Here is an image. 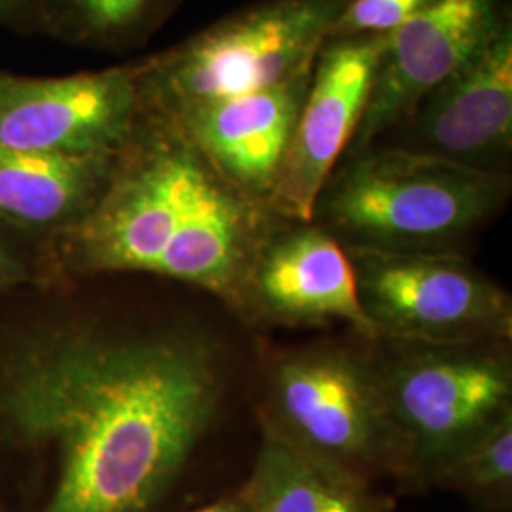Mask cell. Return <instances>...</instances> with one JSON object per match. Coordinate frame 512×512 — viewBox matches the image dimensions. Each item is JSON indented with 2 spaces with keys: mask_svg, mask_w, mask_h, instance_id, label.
<instances>
[{
  "mask_svg": "<svg viewBox=\"0 0 512 512\" xmlns=\"http://www.w3.org/2000/svg\"><path fill=\"white\" fill-rule=\"evenodd\" d=\"M511 190L509 173L372 145L338 162L311 220L348 249L459 253L503 211Z\"/></svg>",
  "mask_w": 512,
  "mask_h": 512,
  "instance_id": "2",
  "label": "cell"
},
{
  "mask_svg": "<svg viewBox=\"0 0 512 512\" xmlns=\"http://www.w3.org/2000/svg\"><path fill=\"white\" fill-rule=\"evenodd\" d=\"M0 27L19 35H38L37 0H0Z\"/></svg>",
  "mask_w": 512,
  "mask_h": 512,
  "instance_id": "20",
  "label": "cell"
},
{
  "mask_svg": "<svg viewBox=\"0 0 512 512\" xmlns=\"http://www.w3.org/2000/svg\"><path fill=\"white\" fill-rule=\"evenodd\" d=\"M509 0H439L387 35L359 128L344 156L376 145L511 23Z\"/></svg>",
  "mask_w": 512,
  "mask_h": 512,
  "instance_id": "10",
  "label": "cell"
},
{
  "mask_svg": "<svg viewBox=\"0 0 512 512\" xmlns=\"http://www.w3.org/2000/svg\"><path fill=\"white\" fill-rule=\"evenodd\" d=\"M393 147L482 171L509 173L512 154V21L423 97ZM395 129V131H397Z\"/></svg>",
  "mask_w": 512,
  "mask_h": 512,
  "instance_id": "12",
  "label": "cell"
},
{
  "mask_svg": "<svg viewBox=\"0 0 512 512\" xmlns=\"http://www.w3.org/2000/svg\"><path fill=\"white\" fill-rule=\"evenodd\" d=\"M141 116L135 61L54 78L0 71V147L118 154Z\"/></svg>",
  "mask_w": 512,
  "mask_h": 512,
  "instance_id": "8",
  "label": "cell"
},
{
  "mask_svg": "<svg viewBox=\"0 0 512 512\" xmlns=\"http://www.w3.org/2000/svg\"><path fill=\"white\" fill-rule=\"evenodd\" d=\"M186 0H37L38 35L97 52L145 46Z\"/></svg>",
  "mask_w": 512,
  "mask_h": 512,
  "instance_id": "16",
  "label": "cell"
},
{
  "mask_svg": "<svg viewBox=\"0 0 512 512\" xmlns=\"http://www.w3.org/2000/svg\"><path fill=\"white\" fill-rule=\"evenodd\" d=\"M33 238L0 222V294L35 281L29 241Z\"/></svg>",
  "mask_w": 512,
  "mask_h": 512,
  "instance_id": "19",
  "label": "cell"
},
{
  "mask_svg": "<svg viewBox=\"0 0 512 512\" xmlns=\"http://www.w3.org/2000/svg\"><path fill=\"white\" fill-rule=\"evenodd\" d=\"M220 389L200 336L48 315L0 338V448L46 461L38 512H156Z\"/></svg>",
  "mask_w": 512,
  "mask_h": 512,
  "instance_id": "1",
  "label": "cell"
},
{
  "mask_svg": "<svg viewBox=\"0 0 512 512\" xmlns=\"http://www.w3.org/2000/svg\"><path fill=\"white\" fill-rule=\"evenodd\" d=\"M192 512H247V509H245L243 501L239 499V495L234 494L222 497L219 501H213V503Z\"/></svg>",
  "mask_w": 512,
  "mask_h": 512,
  "instance_id": "21",
  "label": "cell"
},
{
  "mask_svg": "<svg viewBox=\"0 0 512 512\" xmlns=\"http://www.w3.org/2000/svg\"><path fill=\"white\" fill-rule=\"evenodd\" d=\"M389 344L372 361L404 450L403 482L431 490L446 463L512 412L509 342Z\"/></svg>",
  "mask_w": 512,
  "mask_h": 512,
  "instance_id": "4",
  "label": "cell"
},
{
  "mask_svg": "<svg viewBox=\"0 0 512 512\" xmlns=\"http://www.w3.org/2000/svg\"><path fill=\"white\" fill-rule=\"evenodd\" d=\"M238 310L293 327L346 323L378 340L346 247L313 220H275L245 274Z\"/></svg>",
  "mask_w": 512,
  "mask_h": 512,
  "instance_id": "11",
  "label": "cell"
},
{
  "mask_svg": "<svg viewBox=\"0 0 512 512\" xmlns=\"http://www.w3.org/2000/svg\"><path fill=\"white\" fill-rule=\"evenodd\" d=\"M439 0H348L329 38L391 35Z\"/></svg>",
  "mask_w": 512,
  "mask_h": 512,
  "instance_id": "18",
  "label": "cell"
},
{
  "mask_svg": "<svg viewBox=\"0 0 512 512\" xmlns=\"http://www.w3.org/2000/svg\"><path fill=\"white\" fill-rule=\"evenodd\" d=\"M217 171L171 120L143 112L92 211L59 236L78 272H147Z\"/></svg>",
  "mask_w": 512,
  "mask_h": 512,
  "instance_id": "5",
  "label": "cell"
},
{
  "mask_svg": "<svg viewBox=\"0 0 512 512\" xmlns=\"http://www.w3.org/2000/svg\"><path fill=\"white\" fill-rule=\"evenodd\" d=\"M387 35L327 38L315 57L310 88L275 181L268 209L310 222L319 192L359 128Z\"/></svg>",
  "mask_w": 512,
  "mask_h": 512,
  "instance_id": "9",
  "label": "cell"
},
{
  "mask_svg": "<svg viewBox=\"0 0 512 512\" xmlns=\"http://www.w3.org/2000/svg\"><path fill=\"white\" fill-rule=\"evenodd\" d=\"M346 251L378 340L511 342V296L461 253Z\"/></svg>",
  "mask_w": 512,
  "mask_h": 512,
  "instance_id": "7",
  "label": "cell"
},
{
  "mask_svg": "<svg viewBox=\"0 0 512 512\" xmlns=\"http://www.w3.org/2000/svg\"><path fill=\"white\" fill-rule=\"evenodd\" d=\"M262 418L334 469L374 484L403 480L404 450L370 359L334 346L275 361Z\"/></svg>",
  "mask_w": 512,
  "mask_h": 512,
  "instance_id": "6",
  "label": "cell"
},
{
  "mask_svg": "<svg viewBox=\"0 0 512 512\" xmlns=\"http://www.w3.org/2000/svg\"><path fill=\"white\" fill-rule=\"evenodd\" d=\"M118 154L67 156L0 147V222L33 239L67 234L105 192Z\"/></svg>",
  "mask_w": 512,
  "mask_h": 512,
  "instance_id": "14",
  "label": "cell"
},
{
  "mask_svg": "<svg viewBox=\"0 0 512 512\" xmlns=\"http://www.w3.org/2000/svg\"><path fill=\"white\" fill-rule=\"evenodd\" d=\"M262 439L238 495L247 512H391L395 499L285 439L260 416Z\"/></svg>",
  "mask_w": 512,
  "mask_h": 512,
  "instance_id": "15",
  "label": "cell"
},
{
  "mask_svg": "<svg viewBox=\"0 0 512 512\" xmlns=\"http://www.w3.org/2000/svg\"><path fill=\"white\" fill-rule=\"evenodd\" d=\"M311 71L260 92L222 99L171 120L224 181L268 207Z\"/></svg>",
  "mask_w": 512,
  "mask_h": 512,
  "instance_id": "13",
  "label": "cell"
},
{
  "mask_svg": "<svg viewBox=\"0 0 512 512\" xmlns=\"http://www.w3.org/2000/svg\"><path fill=\"white\" fill-rule=\"evenodd\" d=\"M348 0H258L135 61L141 110L175 118L308 71Z\"/></svg>",
  "mask_w": 512,
  "mask_h": 512,
  "instance_id": "3",
  "label": "cell"
},
{
  "mask_svg": "<svg viewBox=\"0 0 512 512\" xmlns=\"http://www.w3.org/2000/svg\"><path fill=\"white\" fill-rule=\"evenodd\" d=\"M433 488L458 492L482 512L511 511L512 412L450 459Z\"/></svg>",
  "mask_w": 512,
  "mask_h": 512,
  "instance_id": "17",
  "label": "cell"
}]
</instances>
